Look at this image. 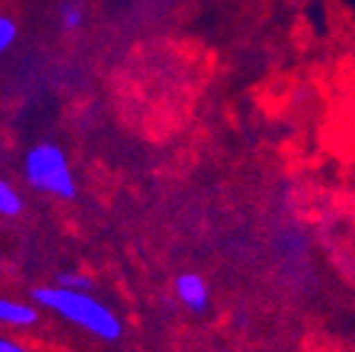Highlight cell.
Wrapping results in <instances>:
<instances>
[{"instance_id":"obj_1","label":"cell","mask_w":355,"mask_h":352,"mask_svg":"<svg viewBox=\"0 0 355 352\" xmlns=\"http://www.w3.org/2000/svg\"><path fill=\"white\" fill-rule=\"evenodd\" d=\"M33 298L44 310L60 315L69 325L89 333L96 340L116 342L123 335V323L104 301L92 296L89 291H69L60 286H40L33 291Z\"/></svg>"},{"instance_id":"obj_8","label":"cell","mask_w":355,"mask_h":352,"mask_svg":"<svg viewBox=\"0 0 355 352\" xmlns=\"http://www.w3.org/2000/svg\"><path fill=\"white\" fill-rule=\"evenodd\" d=\"M60 20H62V28L64 30H79L84 25V10L77 6V3H69V6L62 8Z\"/></svg>"},{"instance_id":"obj_9","label":"cell","mask_w":355,"mask_h":352,"mask_svg":"<svg viewBox=\"0 0 355 352\" xmlns=\"http://www.w3.org/2000/svg\"><path fill=\"white\" fill-rule=\"evenodd\" d=\"M0 352H30L25 345H20L17 340H10V337L0 335Z\"/></svg>"},{"instance_id":"obj_4","label":"cell","mask_w":355,"mask_h":352,"mask_svg":"<svg viewBox=\"0 0 355 352\" xmlns=\"http://www.w3.org/2000/svg\"><path fill=\"white\" fill-rule=\"evenodd\" d=\"M40 320V310L33 303L12 301V298L0 296V325L6 328H33Z\"/></svg>"},{"instance_id":"obj_5","label":"cell","mask_w":355,"mask_h":352,"mask_svg":"<svg viewBox=\"0 0 355 352\" xmlns=\"http://www.w3.org/2000/svg\"><path fill=\"white\" fill-rule=\"evenodd\" d=\"M22 207H25V202H22V195L17 193V187L6 177H0V217L12 220V217L20 215Z\"/></svg>"},{"instance_id":"obj_3","label":"cell","mask_w":355,"mask_h":352,"mask_svg":"<svg viewBox=\"0 0 355 352\" xmlns=\"http://www.w3.org/2000/svg\"><path fill=\"white\" fill-rule=\"evenodd\" d=\"M173 293L180 301L183 308H188L190 313H205L210 308V286L195 271H183L178 274L173 281Z\"/></svg>"},{"instance_id":"obj_6","label":"cell","mask_w":355,"mask_h":352,"mask_svg":"<svg viewBox=\"0 0 355 352\" xmlns=\"http://www.w3.org/2000/svg\"><path fill=\"white\" fill-rule=\"evenodd\" d=\"M55 286L69 288V291H89L92 288V279L79 269H67V271H57Z\"/></svg>"},{"instance_id":"obj_2","label":"cell","mask_w":355,"mask_h":352,"mask_svg":"<svg viewBox=\"0 0 355 352\" xmlns=\"http://www.w3.org/2000/svg\"><path fill=\"white\" fill-rule=\"evenodd\" d=\"M25 180L35 193H42L47 197L74 200L77 197V180L67 153L55 143H37L25 153L22 160Z\"/></svg>"},{"instance_id":"obj_7","label":"cell","mask_w":355,"mask_h":352,"mask_svg":"<svg viewBox=\"0 0 355 352\" xmlns=\"http://www.w3.org/2000/svg\"><path fill=\"white\" fill-rule=\"evenodd\" d=\"M17 39V22L10 15H0V55H6Z\"/></svg>"}]
</instances>
